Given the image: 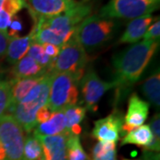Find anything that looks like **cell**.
<instances>
[{
	"label": "cell",
	"mask_w": 160,
	"mask_h": 160,
	"mask_svg": "<svg viewBox=\"0 0 160 160\" xmlns=\"http://www.w3.org/2000/svg\"><path fill=\"white\" fill-rule=\"evenodd\" d=\"M46 71L47 69L43 68L29 55H25L14 64V67L12 71V74L13 76L12 80L42 76L46 74Z\"/></svg>",
	"instance_id": "18"
},
{
	"label": "cell",
	"mask_w": 160,
	"mask_h": 160,
	"mask_svg": "<svg viewBox=\"0 0 160 160\" xmlns=\"http://www.w3.org/2000/svg\"><path fill=\"white\" fill-rule=\"evenodd\" d=\"M12 16L3 8H0V30L6 32L11 23Z\"/></svg>",
	"instance_id": "31"
},
{
	"label": "cell",
	"mask_w": 160,
	"mask_h": 160,
	"mask_svg": "<svg viewBox=\"0 0 160 160\" xmlns=\"http://www.w3.org/2000/svg\"><path fill=\"white\" fill-rule=\"evenodd\" d=\"M0 160H6V152L1 143H0Z\"/></svg>",
	"instance_id": "36"
},
{
	"label": "cell",
	"mask_w": 160,
	"mask_h": 160,
	"mask_svg": "<svg viewBox=\"0 0 160 160\" xmlns=\"http://www.w3.org/2000/svg\"><path fill=\"white\" fill-rule=\"evenodd\" d=\"M88 62L89 57L86 52L72 35V37L61 47L57 57L52 62L46 72L51 74L68 72L84 75L85 68Z\"/></svg>",
	"instance_id": "5"
},
{
	"label": "cell",
	"mask_w": 160,
	"mask_h": 160,
	"mask_svg": "<svg viewBox=\"0 0 160 160\" xmlns=\"http://www.w3.org/2000/svg\"><path fill=\"white\" fill-rule=\"evenodd\" d=\"M92 160H118L117 159V150L112 149L106 153L92 158Z\"/></svg>",
	"instance_id": "34"
},
{
	"label": "cell",
	"mask_w": 160,
	"mask_h": 160,
	"mask_svg": "<svg viewBox=\"0 0 160 160\" xmlns=\"http://www.w3.org/2000/svg\"><path fill=\"white\" fill-rule=\"evenodd\" d=\"M83 102L86 104V109L96 111L97 103L107 91L114 88L112 82H105L99 78L92 69L87 70L79 82Z\"/></svg>",
	"instance_id": "9"
},
{
	"label": "cell",
	"mask_w": 160,
	"mask_h": 160,
	"mask_svg": "<svg viewBox=\"0 0 160 160\" xmlns=\"http://www.w3.org/2000/svg\"><path fill=\"white\" fill-rule=\"evenodd\" d=\"M42 46H43V48L45 50V52L51 59L54 60L55 58L57 57L61 47L54 46V45H51V44H45V45H42Z\"/></svg>",
	"instance_id": "33"
},
{
	"label": "cell",
	"mask_w": 160,
	"mask_h": 160,
	"mask_svg": "<svg viewBox=\"0 0 160 160\" xmlns=\"http://www.w3.org/2000/svg\"><path fill=\"white\" fill-rule=\"evenodd\" d=\"M34 136L39 141L43 146L45 159L68 160L66 147L68 132L53 136Z\"/></svg>",
	"instance_id": "13"
},
{
	"label": "cell",
	"mask_w": 160,
	"mask_h": 160,
	"mask_svg": "<svg viewBox=\"0 0 160 160\" xmlns=\"http://www.w3.org/2000/svg\"><path fill=\"white\" fill-rule=\"evenodd\" d=\"M66 1H70V0H66Z\"/></svg>",
	"instance_id": "39"
},
{
	"label": "cell",
	"mask_w": 160,
	"mask_h": 160,
	"mask_svg": "<svg viewBox=\"0 0 160 160\" xmlns=\"http://www.w3.org/2000/svg\"><path fill=\"white\" fill-rule=\"evenodd\" d=\"M160 73L159 70L150 75L143 82L142 86L143 94L156 108L159 109L160 106Z\"/></svg>",
	"instance_id": "20"
},
{
	"label": "cell",
	"mask_w": 160,
	"mask_h": 160,
	"mask_svg": "<svg viewBox=\"0 0 160 160\" xmlns=\"http://www.w3.org/2000/svg\"><path fill=\"white\" fill-rule=\"evenodd\" d=\"M45 75V74H44ZM44 75L31 78H25L20 79L12 80L11 83V105L9 109H12L18 103H20L23 100L29 91L37 86L42 80Z\"/></svg>",
	"instance_id": "17"
},
{
	"label": "cell",
	"mask_w": 160,
	"mask_h": 160,
	"mask_svg": "<svg viewBox=\"0 0 160 160\" xmlns=\"http://www.w3.org/2000/svg\"><path fill=\"white\" fill-rule=\"evenodd\" d=\"M24 131L11 115L0 118V143L5 149L6 160H22Z\"/></svg>",
	"instance_id": "8"
},
{
	"label": "cell",
	"mask_w": 160,
	"mask_h": 160,
	"mask_svg": "<svg viewBox=\"0 0 160 160\" xmlns=\"http://www.w3.org/2000/svg\"><path fill=\"white\" fill-rule=\"evenodd\" d=\"M144 40H153V41H158L160 38V22L159 19L158 21L156 20L149 28H148L146 33L143 36Z\"/></svg>",
	"instance_id": "27"
},
{
	"label": "cell",
	"mask_w": 160,
	"mask_h": 160,
	"mask_svg": "<svg viewBox=\"0 0 160 160\" xmlns=\"http://www.w3.org/2000/svg\"><path fill=\"white\" fill-rule=\"evenodd\" d=\"M34 42L33 31L23 38H10L8 47L6 50V61L11 64H15L28 52L29 46Z\"/></svg>",
	"instance_id": "15"
},
{
	"label": "cell",
	"mask_w": 160,
	"mask_h": 160,
	"mask_svg": "<svg viewBox=\"0 0 160 160\" xmlns=\"http://www.w3.org/2000/svg\"><path fill=\"white\" fill-rule=\"evenodd\" d=\"M149 104L142 101L136 93H132L128 101L127 111L124 118L122 132H128L142 126L148 118Z\"/></svg>",
	"instance_id": "12"
},
{
	"label": "cell",
	"mask_w": 160,
	"mask_h": 160,
	"mask_svg": "<svg viewBox=\"0 0 160 160\" xmlns=\"http://www.w3.org/2000/svg\"><path fill=\"white\" fill-rule=\"evenodd\" d=\"M122 113L116 110L106 118L95 121L92 136L99 142H117L120 139L122 132Z\"/></svg>",
	"instance_id": "10"
},
{
	"label": "cell",
	"mask_w": 160,
	"mask_h": 160,
	"mask_svg": "<svg viewBox=\"0 0 160 160\" xmlns=\"http://www.w3.org/2000/svg\"><path fill=\"white\" fill-rule=\"evenodd\" d=\"M159 7V0H110L99 12L106 19H136L152 12Z\"/></svg>",
	"instance_id": "7"
},
{
	"label": "cell",
	"mask_w": 160,
	"mask_h": 160,
	"mask_svg": "<svg viewBox=\"0 0 160 160\" xmlns=\"http://www.w3.org/2000/svg\"><path fill=\"white\" fill-rule=\"evenodd\" d=\"M9 40H10V38L8 37L7 33L0 30V58L6 55Z\"/></svg>",
	"instance_id": "32"
},
{
	"label": "cell",
	"mask_w": 160,
	"mask_h": 160,
	"mask_svg": "<svg viewBox=\"0 0 160 160\" xmlns=\"http://www.w3.org/2000/svg\"><path fill=\"white\" fill-rule=\"evenodd\" d=\"M84 75L72 73L52 74L46 105L52 112L74 106L78 101V84Z\"/></svg>",
	"instance_id": "4"
},
{
	"label": "cell",
	"mask_w": 160,
	"mask_h": 160,
	"mask_svg": "<svg viewBox=\"0 0 160 160\" xmlns=\"http://www.w3.org/2000/svg\"><path fill=\"white\" fill-rule=\"evenodd\" d=\"M44 150L43 146L34 135L28 134L24 140L22 160H43Z\"/></svg>",
	"instance_id": "21"
},
{
	"label": "cell",
	"mask_w": 160,
	"mask_h": 160,
	"mask_svg": "<svg viewBox=\"0 0 160 160\" xmlns=\"http://www.w3.org/2000/svg\"><path fill=\"white\" fill-rule=\"evenodd\" d=\"M33 22L39 17H52L61 14L77 3L74 0H23Z\"/></svg>",
	"instance_id": "11"
},
{
	"label": "cell",
	"mask_w": 160,
	"mask_h": 160,
	"mask_svg": "<svg viewBox=\"0 0 160 160\" xmlns=\"http://www.w3.org/2000/svg\"><path fill=\"white\" fill-rule=\"evenodd\" d=\"M149 128L151 130L153 137L160 142V116L159 114H155L153 118L150 119Z\"/></svg>",
	"instance_id": "30"
},
{
	"label": "cell",
	"mask_w": 160,
	"mask_h": 160,
	"mask_svg": "<svg viewBox=\"0 0 160 160\" xmlns=\"http://www.w3.org/2000/svg\"><path fill=\"white\" fill-rule=\"evenodd\" d=\"M52 113L53 112L48 108L47 105H45L44 107L40 108L38 110L37 114H36V122H37V124L38 125V124H41V123L46 122L47 120H49L51 118Z\"/></svg>",
	"instance_id": "29"
},
{
	"label": "cell",
	"mask_w": 160,
	"mask_h": 160,
	"mask_svg": "<svg viewBox=\"0 0 160 160\" xmlns=\"http://www.w3.org/2000/svg\"><path fill=\"white\" fill-rule=\"evenodd\" d=\"M66 118V131H69L73 126L80 125L86 118V109L82 106H71L63 109Z\"/></svg>",
	"instance_id": "23"
},
{
	"label": "cell",
	"mask_w": 160,
	"mask_h": 160,
	"mask_svg": "<svg viewBox=\"0 0 160 160\" xmlns=\"http://www.w3.org/2000/svg\"><path fill=\"white\" fill-rule=\"evenodd\" d=\"M43 160H48V159H43Z\"/></svg>",
	"instance_id": "40"
},
{
	"label": "cell",
	"mask_w": 160,
	"mask_h": 160,
	"mask_svg": "<svg viewBox=\"0 0 160 160\" xmlns=\"http://www.w3.org/2000/svg\"><path fill=\"white\" fill-rule=\"evenodd\" d=\"M136 160H160V156L158 152H153V151L144 150L142 156L141 157V158Z\"/></svg>",
	"instance_id": "35"
},
{
	"label": "cell",
	"mask_w": 160,
	"mask_h": 160,
	"mask_svg": "<svg viewBox=\"0 0 160 160\" xmlns=\"http://www.w3.org/2000/svg\"><path fill=\"white\" fill-rule=\"evenodd\" d=\"M8 30L6 33L8 35L9 38H15L19 37V33L22 30V22L19 18L14 15L12 17L11 23L8 27Z\"/></svg>",
	"instance_id": "28"
},
{
	"label": "cell",
	"mask_w": 160,
	"mask_h": 160,
	"mask_svg": "<svg viewBox=\"0 0 160 160\" xmlns=\"http://www.w3.org/2000/svg\"><path fill=\"white\" fill-rule=\"evenodd\" d=\"M153 141V135L149 126L142 125L134 128L133 130L126 132V134L122 139V145L133 144L138 147L143 148L147 150Z\"/></svg>",
	"instance_id": "19"
},
{
	"label": "cell",
	"mask_w": 160,
	"mask_h": 160,
	"mask_svg": "<svg viewBox=\"0 0 160 160\" xmlns=\"http://www.w3.org/2000/svg\"><path fill=\"white\" fill-rule=\"evenodd\" d=\"M92 5L86 3H76L63 14H59L52 17H39L40 21L51 29L55 34L61 37L65 42L72 37L75 29L85 19L90 16Z\"/></svg>",
	"instance_id": "6"
},
{
	"label": "cell",
	"mask_w": 160,
	"mask_h": 160,
	"mask_svg": "<svg viewBox=\"0 0 160 160\" xmlns=\"http://www.w3.org/2000/svg\"><path fill=\"white\" fill-rule=\"evenodd\" d=\"M88 1H90V0H82V3H86V2H88Z\"/></svg>",
	"instance_id": "38"
},
{
	"label": "cell",
	"mask_w": 160,
	"mask_h": 160,
	"mask_svg": "<svg viewBox=\"0 0 160 160\" xmlns=\"http://www.w3.org/2000/svg\"><path fill=\"white\" fill-rule=\"evenodd\" d=\"M52 74L46 72L42 80L35 86L20 103L12 109V117L29 133L37 126L36 114L38 110L46 105L49 96Z\"/></svg>",
	"instance_id": "3"
},
{
	"label": "cell",
	"mask_w": 160,
	"mask_h": 160,
	"mask_svg": "<svg viewBox=\"0 0 160 160\" xmlns=\"http://www.w3.org/2000/svg\"><path fill=\"white\" fill-rule=\"evenodd\" d=\"M3 4H4V0H0V8H2Z\"/></svg>",
	"instance_id": "37"
},
{
	"label": "cell",
	"mask_w": 160,
	"mask_h": 160,
	"mask_svg": "<svg viewBox=\"0 0 160 160\" xmlns=\"http://www.w3.org/2000/svg\"><path fill=\"white\" fill-rule=\"evenodd\" d=\"M25 7V3L23 0H4L2 8L7 12L12 17L16 15L21 10Z\"/></svg>",
	"instance_id": "26"
},
{
	"label": "cell",
	"mask_w": 160,
	"mask_h": 160,
	"mask_svg": "<svg viewBox=\"0 0 160 160\" xmlns=\"http://www.w3.org/2000/svg\"><path fill=\"white\" fill-rule=\"evenodd\" d=\"M157 18L146 15L136 18L128 23L125 32L118 40V44H135L143 38L147 29Z\"/></svg>",
	"instance_id": "14"
},
{
	"label": "cell",
	"mask_w": 160,
	"mask_h": 160,
	"mask_svg": "<svg viewBox=\"0 0 160 160\" xmlns=\"http://www.w3.org/2000/svg\"><path fill=\"white\" fill-rule=\"evenodd\" d=\"M66 147L68 160H89V157L81 145L78 135H74L68 132Z\"/></svg>",
	"instance_id": "22"
},
{
	"label": "cell",
	"mask_w": 160,
	"mask_h": 160,
	"mask_svg": "<svg viewBox=\"0 0 160 160\" xmlns=\"http://www.w3.org/2000/svg\"><path fill=\"white\" fill-rule=\"evenodd\" d=\"M118 24L112 19L90 15L75 29L74 36L86 52H94L114 38Z\"/></svg>",
	"instance_id": "2"
},
{
	"label": "cell",
	"mask_w": 160,
	"mask_h": 160,
	"mask_svg": "<svg viewBox=\"0 0 160 160\" xmlns=\"http://www.w3.org/2000/svg\"><path fill=\"white\" fill-rule=\"evenodd\" d=\"M27 55H29V57L35 60L37 62L45 69H48V67L51 65L52 62L53 61L45 52L43 46L36 43V42H33L30 45Z\"/></svg>",
	"instance_id": "24"
},
{
	"label": "cell",
	"mask_w": 160,
	"mask_h": 160,
	"mask_svg": "<svg viewBox=\"0 0 160 160\" xmlns=\"http://www.w3.org/2000/svg\"><path fill=\"white\" fill-rule=\"evenodd\" d=\"M66 132V118L64 111L58 110L53 112L51 118L45 123L38 124L34 128V135L53 136Z\"/></svg>",
	"instance_id": "16"
},
{
	"label": "cell",
	"mask_w": 160,
	"mask_h": 160,
	"mask_svg": "<svg viewBox=\"0 0 160 160\" xmlns=\"http://www.w3.org/2000/svg\"><path fill=\"white\" fill-rule=\"evenodd\" d=\"M11 83L0 81V118L6 115L11 105Z\"/></svg>",
	"instance_id": "25"
},
{
	"label": "cell",
	"mask_w": 160,
	"mask_h": 160,
	"mask_svg": "<svg viewBox=\"0 0 160 160\" xmlns=\"http://www.w3.org/2000/svg\"><path fill=\"white\" fill-rule=\"evenodd\" d=\"M159 42L143 40L135 43L113 56L114 87L121 98L140 79L158 48Z\"/></svg>",
	"instance_id": "1"
}]
</instances>
